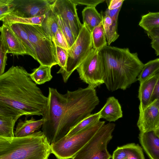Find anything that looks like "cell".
I'll list each match as a JSON object with an SVG mask.
<instances>
[{"instance_id": "1", "label": "cell", "mask_w": 159, "mask_h": 159, "mask_svg": "<svg viewBox=\"0 0 159 159\" xmlns=\"http://www.w3.org/2000/svg\"><path fill=\"white\" fill-rule=\"evenodd\" d=\"M46 108L42 118V131L51 144L65 136L88 117L99 104L95 88L88 86L61 94L49 87Z\"/></svg>"}, {"instance_id": "2", "label": "cell", "mask_w": 159, "mask_h": 159, "mask_svg": "<svg viewBox=\"0 0 159 159\" xmlns=\"http://www.w3.org/2000/svg\"><path fill=\"white\" fill-rule=\"evenodd\" d=\"M48 98L22 66H12L0 75V104L26 116L43 115Z\"/></svg>"}, {"instance_id": "3", "label": "cell", "mask_w": 159, "mask_h": 159, "mask_svg": "<svg viewBox=\"0 0 159 159\" xmlns=\"http://www.w3.org/2000/svg\"><path fill=\"white\" fill-rule=\"evenodd\" d=\"M104 68V84L109 91L125 90L137 80L144 66L137 53L128 48L107 45L98 51Z\"/></svg>"}, {"instance_id": "4", "label": "cell", "mask_w": 159, "mask_h": 159, "mask_svg": "<svg viewBox=\"0 0 159 159\" xmlns=\"http://www.w3.org/2000/svg\"><path fill=\"white\" fill-rule=\"evenodd\" d=\"M50 144L41 131L22 137H0V159H48Z\"/></svg>"}, {"instance_id": "5", "label": "cell", "mask_w": 159, "mask_h": 159, "mask_svg": "<svg viewBox=\"0 0 159 159\" xmlns=\"http://www.w3.org/2000/svg\"><path fill=\"white\" fill-rule=\"evenodd\" d=\"M105 124L100 121L75 134L64 136L50 144L52 153L58 159H72Z\"/></svg>"}, {"instance_id": "6", "label": "cell", "mask_w": 159, "mask_h": 159, "mask_svg": "<svg viewBox=\"0 0 159 159\" xmlns=\"http://www.w3.org/2000/svg\"><path fill=\"white\" fill-rule=\"evenodd\" d=\"M20 24L28 34L34 49L36 60L40 65L51 67L58 65L55 44L41 26Z\"/></svg>"}, {"instance_id": "7", "label": "cell", "mask_w": 159, "mask_h": 159, "mask_svg": "<svg viewBox=\"0 0 159 159\" xmlns=\"http://www.w3.org/2000/svg\"><path fill=\"white\" fill-rule=\"evenodd\" d=\"M115 126L110 123L103 125L72 159H110L112 156L107 146L112 138Z\"/></svg>"}, {"instance_id": "8", "label": "cell", "mask_w": 159, "mask_h": 159, "mask_svg": "<svg viewBox=\"0 0 159 159\" xmlns=\"http://www.w3.org/2000/svg\"><path fill=\"white\" fill-rule=\"evenodd\" d=\"M83 25L74 43L67 50V59L65 69L57 73L61 74L65 83L93 48L91 34Z\"/></svg>"}, {"instance_id": "9", "label": "cell", "mask_w": 159, "mask_h": 159, "mask_svg": "<svg viewBox=\"0 0 159 159\" xmlns=\"http://www.w3.org/2000/svg\"><path fill=\"white\" fill-rule=\"evenodd\" d=\"M76 70L80 80L89 86L95 88L104 84V68L98 51L93 48Z\"/></svg>"}, {"instance_id": "10", "label": "cell", "mask_w": 159, "mask_h": 159, "mask_svg": "<svg viewBox=\"0 0 159 159\" xmlns=\"http://www.w3.org/2000/svg\"><path fill=\"white\" fill-rule=\"evenodd\" d=\"M76 5L71 0H52L50 7L71 29L75 39L83 26L78 16Z\"/></svg>"}, {"instance_id": "11", "label": "cell", "mask_w": 159, "mask_h": 159, "mask_svg": "<svg viewBox=\"0 0 159 159\" xmlns=\"http://www.w3.org/2000/svg\"><path fill=\"white\" fill-rule=\"evenodd\" d=\"M52 1L13 0L11 12L9 14L25 18L44 15L50 9Z\"/></svg>"}, {"instance_id": "12", "label": "cell", "mask_w": 159, "mask_h": 159, "mask_svg": "<svg viewBox=\"0 0 159 159\" xmlns=\"http://www.w3.org/2000/svg\"><path fill=\"white\" fill-rule=\"evenodd\" d=\"M139 109L137 125L140 132L155 130L159 126V99L155 100L143 109Z\"/></svg>"}, {"instance_id": "13", "label": "cell", "mask_w": 159, "mask_h": 159, "mask_svg": "<svg viewBox=\"0 0 159 159\" xmlns=\"http://www.w3.org/2000/svg\"><path fill=\"white\" fill-rule=\"evenodd\" d=\"M23 116L16 110L0 104V137H14L15 123Z\"/></svg>"}, {"instance_id": "14", "label": "cell", "mask_w": 159, "mask_h": 159, "mask_svg": "<svg viewBox=\"0 0 159 159\" xmlns=\"http://www.w3.org/2000/svg\"><path fill=\"white\" fill-rule=\"evenodd\" d=\"M0 37L6 46L7 53L16 56L28 54L20 39L7 24H3L0 27Z\"/></svg>"}, {"instance_id": "15", "label": "cell", "mask_w": 159, "mask_h": 159, "mask_svg": "<svg viewBox=\"0 0 159 159\" xmlns=\"http://www.w3.org/2000/svg\"><path fill=\"white\" fill-rule=\"evenodd\" d=\"M139 142L150 159H159V137L154 130L140 132Z\"/></svg>"}, {"instance_id": "16", "label": "cell", "mask_w": 159, "mask_h": 159, "mask_svg": "<svg viewBox=\"0 0 159 159\" xmlns=\"http://www.w3.org/2000/svg\"><path fill=\"white\" fill-rule=\"evenodd\" d=\"M158 70L152 76L140 84L138 94V98L140 102L139 108L143 109L149 103L159 76Z\"/></svg>"}, {"instance_id": "17", "label": "cell", "mask_w": 159, "mask_h": 159, "mask_svg": "<svg viewBox=\"0 0 159 159\" xmlns=\"http://www.w3.org/2000/svg\"><path fill=\"white\" fill-rule=\"evenodd\" d=\"M100 111V118L109 122H115L123 117L121 105L118 99L113 96L107 99Z\"/></svg>"}, {"instance_id": "18", "label": "cell", "mask_w": 159, "mask_h": 159, "mask_svg": "<svg viewBox=\"0 0 159 159\" xmlns=\"http://www.w3.org/2000/svg\"><path fill=\"white\" fill-rule=\"evenodd\" d=\"M44 121L43 118L36 120L32 117L30 120L26 118L24 120H19L14 132L15 136L22 137L34 133L42 127Z\"/></svg>"}, {"instance_id": "19", "label": "cell", "mask_w": 159, "mask_h": 159, "mask_svg": "<svg viewBox=\"0 0 159 159\" xmlns=\"http://www.w3.org/2000/svg\"><path fill=\"white\" fill-rule=\"evenodd\" d=\"M82 13L83 24L91 33L94 28L102 21V16L95 7H86L83 9Z\"/></svg>"}, {"instance_id": "20", "label": "cell", "mask_w": 159, "mask_h": 159, "mask_svg": "<svg viewBox=\"0 0 159 159\" xmlns=\"http://www.w3.org/2000/svg\"><path fill=\"white\" fill-rule=\"evenodd\" d=\"M45 15V17L41 26L53 42L56 33L59 28L57 22L58 16L51 7Z\"/></svg>"}, {"instance_id": "21", "label": "cell", "mask_w": 159, "mask_h": 159, "mask_svg": "<svg viewBox=\"0 0 159 159\" xmlns=\"http://www.w3.org/2000/svg\"><path fill=\"white\" fill-rule=\"evenodd\" d=\"M20 39L26 49L28 55L36 60L34 48L31 44L28 34L20 24H7Z\"/></svg>"}, {"instance_id": "22", "label": "cell", "mask_w": 159, "mask_h": 159, "mask_svg": "<svg viewBox=\"0 0 159 159\" xmlns=\"http://www.w3.org/2000/svg\"><path fill=\"white\" fill-rule=\"evenodd\" d=\"M45 17V15L32 18H25L8 14L0 18V20L5 24H20L41 26Z\"/></svg>"}, {"instance_id": "23", "label": "cell", "mask_w": 159, "mask_h": 159, "mask_svg": "<svg viewBox=\"0 0 159 159\" xmlns=\"http://www.w3.org/2000/svg\"><path fill=\"white\" fill-rule=\"evenodd\" d=\"M101 13L106 40L109 45L119 37L117 31V21L112 20L108 16L104 15L102 12Z\"/></svg>"}, {"instance_id": "24", "label": "cell", "mask_w": 159, "mask_h": 159, "mask_svg": "<svg viewBox=\"0 0 159 159\" xmlns=\"http://www.w3.org/2000/svg\"><path fill=\"white\" fill-rule=\"evenodd\" d=\"M52 67L46 65L40 66L33 70L30 77L37 84H42L51 80L52 78L51 74Z\"/></svg>"}, {"instance_id": "25", "label": "cell", "mask_w": 159, "mask_h": 159, "mask_svg": "<svg viewBox=\"0 0 159 159\" xmlns=\"http://www.w3.org/2000/svg\"><path fill=\"white\" fill-rule=\"evenodd\" d=\"M100 111L96 113L91 114L71 128L65 136H70L75 134L97 123L100 121Z\"/></svg>"}, {"instance_id": "26", "label": "cell", "mask_w": 159, "mask_h": 159, "mask_svg": "<svg viewBox=\"0 0 159 159\" xmlns=\"http://www.w3.org/2000/svg\"><path fill=\"white\" fill-rule=\"evenodd\" d=\"M91 34L93 48L94 49L98 51L107 45L102 21L94 28Z\"/></svg>"}, {"instance_id": "27", "label": "cell", "mask_w": 159, "mask_h": 159, "mask_svg": "<svg viewBox=\"0 0 159 159\" xmlns=\"http://www.w3.org/2000/svg\"><path fill=\"white\" fill-rule=\"evenodd\" d=\"M159 70V58L151 60L144 65L137 80L140 84L155 74Z\"/></svg>"}, {"instance_id": "28", "label": "cell", "mask_w": 159, "mask_h": 159, "mask_svg": "<svg viewBox=\"0 0 159 159\" xmlns=\"http://www.w3.org/2000/svg\"><path fill=\"white\" fill-rule=\"evenodd\" d=\"M139 25L146 32L159 26V12H149L142 16Z\"/></svg>"}, {"instance_id": "29", "label": "cell", "mask_w": 159, "mask_h": 159, "mask_svg": "<svg viewBox=\"0 0 159 159\" xmlns=\"http://www.w3.org/2000/svg\"><path fill=\"white\" fill-rule=\"evenodd\" d=\"M58 16L57 22L59 27L66 38L70 48L72 45L76 40L73 32L70 27L62 19L60 16Z\"/></svg>"}, {"instance_id": "30", "label": "cell", "mask_w": 159, "mask_h": 159, "mask_svg": "<svg viewBox=\"0 0 159 159\" xmlns=\"http://www.w3.org/2000/svg\"><path fill=\"white\" fill-rule=\"evenodd\" d=\"M124 145L128 153V159H145L142 149L138 144L130 143Z\"/></svg>"}, {"instance_id": "31", "label": "cell", "mask_w": 159, "mask_h": 159, "mask_svg": "<svg viewBox=\"0 0 159 159\" xmlns=\"http://www.w3.org/2000/svg\"><path fill=\"white\" fill-rule=\"evenodd\" d=\"M57 58L58 65L61 67L58 72L63 70L66 66L68 56V51L63 48L56 46Z\"/></svg>"}, {"instance_id": "32", "label": "cell", "mask_w": 159, "mask_h": 159, "mask_svg": "<svg viewBox=\"0 0 159 159\" xmlns=\"http://www.w3.org/2000/svg\"><path fill=\"white\" fill-rule=\"evenodd\" d=\"M7 50L2 38L0 37V75L4 72L7 61Z\"/></svg>"}, {"instance_id": "33", "label": "cell", "mask_w": 159, "mask_h": 159, "mask_svg": "<svg viewBox=\"0 0 159 159\" xmlns=\"http://www.w3.org/2000/svg\"><path fill=\"white\" fill-rule=\"evenodd\" d=\"M53 42L56 46L67 50L70 48L66 39L59 27L56 33Z\"/></svg>"}, {"instance_id": "34", "label": "cell", "mask_w": 159, "mask_h": 159, "mask_svg": "<svg viewBox=\"0 0 159 159\" xmlns=\"http://www.w3.org/2000/svg\"><path fill=\"white\" fill-rule=\"evenodd\" d=\"M13 0H0V18L11 12Z\"/></svg>"}, {"instance_id": "35", "label": "cell", "mask_w": 159, "mask_h": 159, "mask_svg": "<svg viewBox=\"0 0 159 159\" xmlns=\"http://www.w3.org/2000/svg\"><path fill=\"white\" fill-rule=\"evenodd\" d=\"M76 5H86L87 7H95L98 5L104 2V0H71Z\"/></svg>"}, {"instance_id": "36", "label": "cell", "mask_w": 159, "mask_h": 159, "mask_svg": "<svg viewBox=\"0 0 159 159\" xmlns=\"http://www.w3.org/2000/svg\"><path fill=\"white\" fill-rule=\"evenodd\" d=\"M121 7L119 8L109 10L107 8L104 12H102L104 15H106L109 16L113 20L117 21L119 12Z\"/></svg>"}, {"instance_id": "37", "label": "cell", "mask_w": 159, "mask_h": 159, "mask_svg": "<svg viewBox=\"0 0 159 159\" xmlns=\"http://www.w3.org/2000/svg\"><path fill=\"white\" fill-rule=\"evenodd\" d=\"M124 0H111L107 2L108 8L109 10H113L119 8L121 7Z\"/></svg>"}, {"instance_id": "38", "label": "cell", "mask_w": 159, "mask_h": 159, "mask_svg": "<svg viewBox=\"0 0 159 159\" xmlns=\"http://www.w3.org/2000/svg\"><path fill=\"white\" fill-rule=\"evenodd\" d=\"M146 32L148 35L151 39L159 38V26L154 27Z\"/></svg>"}, {"instance_id": "39", "label": "cell", "mask_w": 159, "mask_h": 159, "mask_svg": "<svg viewBox=\"0 0 159 159\" xmlns=\"http://www.w3.org/2000/svg\"><path fill=\"white\" fill-rule=\"evenodd\" d=\"M159 73V70H158ZM156 99H159V76L156 83L149 103Z\"/></svg>"}, {"instance_id": "40", "label": "cell", "mask_w": 159, "mask_h": 159, "mask_svg": "<svg viewBox=\"0 0 159 159\" xmlns=\"http://www.w3.org/2000/svg\"><path fill=\"white\" fill-rule=\"evenodd\" d=\"M152 47L155 50L157 56L159 55V38L152 39L151 43Z\"/></svg>"}, {"instance_id": "41", "label": "cell", "mask_w": 159, "mask_h": 159, "mask_svg": "<svg viewBox=\"0 0 159 159\" xmlns=\"http://www.w3.org/2000/svg\"><path fill=\"white\" fill-rule=\"evenodd\" d=\"M156 134L159 137V126L154 130Z\"/></svg>"}]
</instances>
